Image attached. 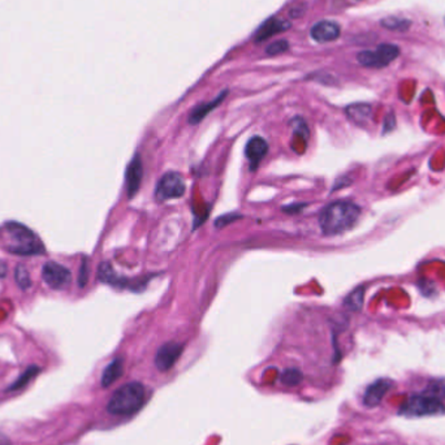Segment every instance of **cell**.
Returning <instances> with one entry per match:
<instances>
[{
  "label": "cell",
  "mask_w": 445,
  "mask_h": 445,
  "mask_svg": "<svg viewBox=\"0 0 445 445\" xmlns=\"http://www.w3.org/2000/svg\"><path fill=\"white\" fill-rule=\"evenodd\" d=\"M0 247L15 256H41L45 253L42 240L17 221H7L0 228Z\"/></svg>",
  "instance_id": "6da1fadb"
},
{
  "label": "cell",
  "mask_w": 445,
  "mask_h": 445,
  "mask_svg": "<svg viewBox=\"0 0 445 445\" xmlns=\"http://www.w3.org/2000/svg\"><path fill=\"white\" fill-rule=\"evenodd\" d=\"M360 215L357 205L345 200L333 202L321 212L319 226L326 236H336L354 227Z\"/></svg>",
  "instance_id": "7a4b0ae2"
},
{
  "label": "cell",
  "mask_w": 445,
  "mask_h": 445,
  "mask_svg": "<svg viewBox=\"0 0 445 445\" xmlns=\"http://www.w3.org/2000/svg\"><path fill=\"white\" fill-rule=\"evenodd\" d=\"M145 398L146 391L141 383H128L115 392L107 404V410L114 416H131L141 409Z\"/></svg>",
  "instance_id": "3957f363"
},
{
  "label": "cell",
  "mask_w": 445,
  "mask_h": 445,
  "mask_svg": "<svg viewBox=\"0 0 445 445\" xmlns=\"http://www.w3.org/2000/svg\"><path fill=\"white\" fill-rule=\"evenodd\" d=\"M445 411L444 405L439 398L434 396H413L401 407V414L407 417H425L437 416Z\"/></svg>",
  "instance_id": "277c9868"
},
{
  "label": "cell",
  "mask_w": 445,
  "mask_h": 445,
  "mask_svg": "<svg viewBox=\"0 0 445 445\" xmlns=\"http://www.w3.org/2000/svg\"><path fill=\"white\" fill-rule=\"evenodd\" d=\"M400 55V50L395 45H380L375 51H360L357 60L360 66L367 68H383L395 61Z\"/></svg>",
  "instance_id": "5b68a950"
},
{
  "label": "cell",
  "mask_w": 445,
  "mask_h": 445,
  "mask_svg": "<svg viewBox=\"0 0 445 445\" xmlns=\"http://www.w3.org/2000/svg\"><path fill=\"white\" fill-rule=\"evenodd\" d=\"M185 190L187 184L180 173L168 172L163 175V177L158 182L155 189V197L159 202L181 198L185 194Z\"/></svg>",
  "instance_id": "8992f818"
},
{
  "label": "cell",
  "mask_w": 445,
  "mask_h": 445,
  "mask_svg": "<svg viewBox=\"0 0 445 445\" xmlns=\"http://www.w3.org/2000/svg\"><path fill=\"white\" fill-rule=\"evenodd\" d=\"M42 277L50 288L59 291L71 284L72 274L64 265L57 262H48L42 268Z\"/></svg>",
  "instance_id": "52a82bcc"
},
{
  "label": "cell",
  "mask_w": 445,
  "mask_h": 445,
  "mask_svg": "<svg viewBox=\"0 0 445 445\" xmlns=\"http://www.w3.org/2000/svg\"><path fill=\"white\" fill-rule=\"evenodd\" d=\"M184 346L179 342H167L161 345L155 356V366L159 371H168L175 366V363L180 358Z\"/></svg>",
  "instance_id": "ba28073f"
},
{
  "label": "cell",
  "mask_w": 445,
  "mask_h": 445,
  "mask_svg": "<svg viewBox=\"0 0 445 445\" xmlns=\"http://www.w3.org/2000/svg\"><path fill=\"white\" fill-rule=\"evenodd\" d=\"M143 167L141 156L137 154L134 155L131 163L128 164L126 173H125V181H126V191H128V197L133 198L141 187V181H143Z\"/></svg>",
  "instance_id": "9c48e42d"
},
{
  "label": "cell",
  "mask_w": 445,
  "mask_h": 445,
  "mask_svg": "<svg viewBox=\"0 0 445 445\" xmlns=\"http://www.w3.org/2000/svg\"><path fill=\"white\" fill-rule=\"evenodd\" d=\"M310 34L314 41L319 43H327L340 37V27L333 21L323 20L314 25Z\"/></svg>",
  "instance_id": "30bf717a"
},
{
  "label": "cell",
  "mask_w": 445,
  "mask_h": 445,
  "mask_svg": "<svg viewBox=\"0 0 445 445\" xmlns=\"http://www.w3.org/2000/svg\"><path fill=\"white\" fill-rule=\"evenodd\" d=\"M268 152V143L265 138L256 136L249 140L245 149V155L250 161V170H256L261 161L265 158Z\"/></svg>",
  "instance_id": "8fae6325"
},
{
  "label": "cell",
  "mask_w": 445,
  "mask_h": 445,
  "mask_svg": "<svg viewBox=\"0 0 445 445\" xmlns=\"http://www.w3.org/2000/svg\"><path fill=\"white\" fill-rule=\"evenodd\" d=\"M393 387V381L388 379L377 380L372 383L369 388L366 389L363 402L366 407H377L381 402V400L388 393Z\"/></svg>",
  "instance_id": "7c38bea8"
},
{
  "label": "cell",
  "mask_w": 445,
  "mask_h": 445,
  "mask_svg": "<svg viewBox=\"0 0 445 445\" xmlns=\"http://www.w3.org/2000/svg\"><path fill=\"white\" fill-rule=\"evenodd\" d=\"M227 94L228 92L226 90V92H223L221 94H219L214 101H211L209 103H202V105H197V107L190 112L189 123L193 124V125L200 123L212 110H215V108L226 99Z\"/></svg>",
  "instance_id": "4fadbf2b"
},
{
  "label": "cell",
  "mask_w": 445,
  "mask_h": 445,
  "mask_svg": "<svg viewBox=\"0 0 445 445\" xmlns=\"http://www.w3.org/2000/svg\"><path fill=\"white\" fill-rule=\"evenodd\" d=\"M289 27H291L289 22H285V21H282V20H268L258 30L256 37V42H262L265 39L270 38V37H272L274 34L279 33V31H284L285 29H288Z\"/></svg>",
  "instance_id": "5bb4252c"
},
{
  "label": "cell",
  "mask_w": 445,
  "mask_h": 445,
  "mask_svg": "<svg viewBox=\"0 0 445 445\" xmlns=\"http://www.w3.org/2000/svg\"><path fill=\"white\" fill-rule=\"evenodd\" d=\"M124 363L122 358H116V360H112L103 371L102 386L105 388V387H110L111 384H114L115 381L122 377Z\"/></svg>",
  "instance_id": "9a60e30c"
},
{
  "label": "cell",
  "mask_w": 445,
  "mask_h": 445,
  "mask_svg": "<svg viewBox=\"0 0 445 445\" xmlns=\"http://www.w3.org/2000/svg\"><path fill=\"white\" fill-rule=\"evenodd\" d=\"M346 115L353 123L365 125L371 117V107L369 105H351L346 108Z\"/></svg>",
  "instance_id": "2e32d148"
},
{
  "label": "cell",
  "mask_w": 445,
  "mask_h": 445,
  "mask_svg": "<svg viewBox=\"0 0 445 445\" xmlns=\"http://www.w3.org/2000/svg\"><path fill=\"white\" fill-rule=\"evenodd\" d=\"M380 24H381L383 28L388 29V30H392V31H407V29L410 28V25H411V22L409 20L400 19V17H396V16L386 17V19L380 21Z\"/></svg>",
  "instance_id": "e0dca14e"
},
{
  "label": "cell",
  "mask_w": 445,
  "mask_h": 445,
  "mask_svg": "<svg viewBox=\"0 0 445 445\" xmlns=\"http://www.w3.org/2000/svg\"><path fill=\"white\" fill-rule=\"evenodd\" d=\"M363 298H365V289L363 288H357L354 292H351L346 300H345V306L353 310V312H360L363 306Z\"/></svg>",
  "instance_id": "ac0fdd59"
},
{
  "label": "cell",
  "mask_w": 445,
  "mask_h": 445,
  "mask_svg": "<svg viewBox=\"0 0 445 445\" xmlns=\"http://www.w3.org/2000/svg\"><path fill=\"white\" fill-rule=\"evenodd\" d=\"M15 280H16V283L22 291H27L31 286V277H30V274H29L25 265H16V268H15Z\"/></svg>",
  "instance_id": "d6986e66"
},
{
  "label": "cell",
  "mask_w": 445,
  "mask_h": 445,
  "mask_svg": "<svg viewBox=\"0 0 445 445\" xmlns=\"http://www.w3.org/2000/svg\"><path fill=\"white\" fill-rule=\"evenodd\" d=\"M39 372V369L37 366H31V367H29L21 377H20L19 379L16 380L15 383H13V386L10 387V391H16V389L22 388L24 386H27L30 380L33 379L37 374Z\"/></svg>",
  "instance_id": "ffe728a7"
},
{
  "label": "cell",
  "mask_w": 445,
  "mask_h": 445,
  "mask_svg": "<svg viewBox=\"0 0 445 445\" xmlns=\"http://www.w3.org/2000/svg\"><path fill=\"white\" fill-rule=\"evenodd\" d=\"M301 380H302V374H301V371L296 369L286 370L282 377V381L288 387L298 386L301 383Z\"/></svg>",
  "instance_id": "44dd1931"
},
{
  "label": "cell",
  "mask_w": 445,
  "mask_h": 445,
  "mask_svg": "<svg viewBox=\"0 0 445 445\" xmlns=\"http://www.w3.org/2000/svg\"><path fill=\"white\" fill-rule=\"evenodd\" d=\"M288 48H289V43H288V41H285V39H279V41L272 42L268 48H265V52H267V55L274 57V55L284 54L285 51H288Z\"/></svg>",
  "instance_id": "7402d4cb"
},
{
  "label": "cell",
  "mask_w": 445,
  "mask_h": 445,
  "mask_svg": "<svg viewBox=\"0 0 445 445\" xmlns=\"http://www.w3.org/2000/svg\"><path fill=\"white\" fill-rule=\"evenodd\" d=\"M87 279H89V263H87V258L82 259V263L80 267V275H78V284L81 288L85 286L87 283Z\"/></svg>",
  "instance_id": "603a6c76"
},
{
  "label": "cell",
  "mask_w": 445,
  "mask_h": 445,
  "mask_svg": "<svg viewBox=\"0 0 445 445\" xmlns=\"http://www.w3.org/2000/svg\"><path fill=\"white\" fill-rule=\"evenodd\" d=\"M430 389L432 391V395H430V396H434L436 398H439V396H445V380L432 383L430 386Z\"/></svg>",
  "instance_id": "cb8c5ba5"
},
{
  "label": "cell",
  "mask_w": 445,
  "mask_h": 445,
  "mask_svg": "<svg viewBox=\"0 0 445 445\" xmlns=\"http://www.w3.org/2000/svg\"><path fill=\"white\" fill-rule=\"evenodd\" d=\"M0 445H10V439L0 431Z\"/></svg>",
  "instance_id": "d4e9b609"
}]
</instances>
